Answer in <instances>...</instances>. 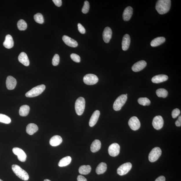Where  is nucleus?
<instances>
[{
    "instance_id": "1",
    "label": "nucleus",
    "mask_w": 181,
    "mask_h": 181,
    "mask_svg": "<svg viewBox=\"0 0 181 181\" xmlns=\"http://www.w3.org/2000/svg\"><path fill=\"white\" fill-rule=\"evenodd\" d=\"M171 1L170 0H159L156 5V9L158 13L163 14L167 13L170 9Z\"/></svg>"
},
{
    "instance_id": "2",
    "label": "nucleus",
    "mask_w": 181,
    "mask_h": 181,
    "mask_svg": "<svg viewBox=\"0 0 181 181\" xmlns=\"http://www.w3.org/2000/svg\"><path fill=\"white\" fill-rule=\"evenodd\" d=\"M12 169L14 173L21 179L27 181L29 179V175L27 172L21 168L20 166L17 165H13Z\"/></svg>"
},
{
    "instance_id": "3",
    "label": "nucleus",
    "mask_w": 181,
    "mask_h": 181,
    "mask_svg": "<svg viewBox=\"0 0 181 181\" xmlns=\"http://www.w3.org/2000/svg\"><path fill=\"white\" fill-rule=\"evenodd\" d=\"M45 86L44 85H38L33 88L25 94L27 97H33L37 96L41 94L45 90Z\"/></svg>"
},
{
    "instance_id": "4",
    "label": "nucleus",
    "mask_w": 181,
    "mask_h": 181,
    "mask_svg": "<svg viewBox=\"0 0 181 181\" xmlns=\"http://www.w3.org/2000/svg\"><path fill=\"white\" fill-rule=\"evenodd\" d=\"M85 107V100L83 97H80L76 100L75 104L76 114L81 116L84 111Z\"/></svg>"
},
{
    "instance_id": "5",
    "label": "nucleus",
    "mask_w": 181,
    "mask_h": 181,
    "mask_svg": "<svg viewBox=\"0 0 181 181\" xmlns=\"http://www.w3.org/2000/svg\"><path fill=\"white\" fill-rule=\"evenodd\" d=\"M127 100V96L123 94L118 97L114 102L113 105L114 109L116 111L120 110L123 106L125 105Z\"/></svg>"
},
{
    "instance_id": "6",
    "label": "nucleus",
    "mask_w": 181,
    "mask_h": 181,
    "mask_svg": "<svg viewBox=\"0 0 181 181\" xmlns=\"http://www.w3.org/2000/svg\"><path fill=\"white\" fill-rule=\"evenodd\" d=\"M162 151L158 147L153 148L149 155V160L151 162H154L158 160L161 156Z\"/></svg>"
},
{
    "instance_id": "7",
    "label": "nucleus",
    "mask_w": 181,
    "mask_h": 181,
    "mask_svg": "<svg viewBox=\"0 0 181 181\" xmlns=\"http://www.w3.org/2000/svg\"><path fill=\"white\" fill-rule=\"evenodd\" d=\"M97 76L93 74H88L85 75L83 78V81L87 85H92L96 84L98 81Z\"/></svg>"
},
{
    "instance_id": "8",
    "label": "nucleus",
    "mask_w": 181,
    "mask_h": 181,
    "mask_svg": "<svg viewBox=\"0 0 181 181\" xmlns=\"http://www.w3.org/2000/svg\"><path fill=\"white\" fill-rule=\"evenodd\" d=\"M132 168L131 163L127 162L123 164L117 169V173L121 176L124 175L128 173Z\"/></svg>"
},
{
    "instance_id": "9",
    "label": "nucleus",
    "mask_w": 181,
    "mask_h": 181,
    "mask_svg": "<svg viewBox=\"0 0 181 181\" xmlns=\"http://www.w3.org/2000/svg\"><path fill=\"white\" fill-rule=\"evenodd\" d=\"M12 152L17 155L19 161L24 162L26 161L27 155L24 151L22 149L18 147H15L12 149Z\"/></svg>"
},
{
    "instance_id": "10",
    "label": "nucleus",
    "mask_w": 181,
    "mask_h": 181,
    "mask_svg": "<svg viewBox=\"0 0 181 181\" xmlns=\"http://www.w3.org/2000/svg\"><path fill=\"white\" fill-rule=\"evenodd\" d=\"M120 147L117 143H114L111 145L109 147L108 151L110 156L116 157L118 155L120 152Z\"/></svg>"
},
{
    "instance_id": "11",
    "label": "nucleus",
    "mask_w": 181,
    "mask_h": 181,
    "mask_svg": "<svg viewBox=\"0 0 181 181\" xmlns=\"http://www.w3.org/2000/svg\"><path fill=\"white\" fill-rule=\"evenodd\" d=\"M129 126L131 129L137 131L139 129L140 126V123L139 119L136 116L131 117L129 121Z\"/></svg>"
},
{
    "instance_id": "12",
    "label": "nucleus",
    "mask_w": 181,
    "mask_h": 181,
    "mask_svg": "<svg viewBox=\"0 0 181 181\" xmlns=\"http://www.w3.org/2000/svg\"><path fill=\"white\" fill-rule=\"evenodd\" d=\"M164 125V120L161 116H157L153 118L152 125L155 129L159 130L162 128Z\"/></svg>"
},
{
    "instance_id": "13",
    "label": "nucleus",
    "mask_w": 181,
    "mask_h": 181,
    "mask_svg": "<svg viewBox=\"0 0 181 181\" xmlns=\"http://www.w3.org/2000/svg\"><path fill=\"white\" fill-rule=\"evenodd\" d=\"M17 84L15 78L12 76H8L6 78V86L8 90H12L15 88Z\"/></svg>"
},
{
    "instance_id": "14",
    "label": "nucleus",
    "mask_w": 181,
    "mask_h": 181,
    "mask_svg": "<svg viewBox=\"0 0 181 181\" xmlns=\"http://www.w3.org/2000/svg\"><path fill=\"white\" fill-rule=\"evenodd\" d=\"M62 39L65 43L68 46L72 47H76L78 46V43L75 40L66 35L63 36Z\"/></svg>"
},
{
    "instance_id": "15",
    "label": "nucleus",
    "mask_w": 181,
    "mask_h": 181,
    "mask_svg": "<svg viewBox=\"0 0 181 181\" xmlns=\"http://www.w3.org/2000/svg\"><path fill=\"white\" fill-rule=\"evenodd\" d=\"M147 63L144 61H140L136 63L132 67V70L134 72L141 71L146 67Z\"/></svg>"
},
{
    "instance_id": "16",
    "label": "nucleus",
    "mask_w": 181,
    "mask_h": 181,
    "mask_svg": "<svg viewBox=\"0 0 181 181\" xmlns=\"http://www.w3.org/2000/svg\"><path fill=\"white\" fill-rule=\"evenodd\" d=\"M112 31L109 27L105 28L103 33V38L104 41L106 43L109 42L112 36Z\"/></svg>"
},
{
    "instance_id": "17",
    "label": "nucleus",
    "mask_w": 181,
    "mask_h": 181,
    "mask_svg": "<svg viewBox=\"0 0 181 181\" xmlns=\"http://www.w3.org/2000/svg\"><path fill=\"white\" fill-rule=\"evenodd\" d=\"M133 14V9L131 6H128L125 8L123 13V20L127 21L131 19Z\"/></svg>"
},
{
    "instance_id": "18",
    "label": "nucleus",
    "mask_w": 181,
    "mask_h": 181,
    "mask_svg": "<svg viewBox=\"0 0 181 181\" xmlns=\"http://www.w3.org/2000/svg\"><path fill=\"white\" fill-rule=\"evenodd\" d=\"M100 115L99 111L97 110L93 113L89 121V125L90 127H93L96 124Z\"/></svg>"
},
{
    "instance_id": "19",
    "label": "nucleus",
    "mask_w": 181,
    "mask_h": 181,
    "mask_svg": "<svg viewBox=\"0 0 181 181\" xmlns=\"http://www.w3.org/2000/svg\"><path fill=\"white\" fill-rule=\"evenodd\" d=\"M131 38L129 35L125 34L123 38L122 47L123 50L126 51L129 49L130 44Z\"/></svg>"
},
{
    "instance_id": "20",
    "label": "nucleus",
    "mask_w": 181,
    "mask_h": 181,
    "mask_svg": "<svg viewBox=\"0 0 181 181\" xmlns=\"http://www.w3.org/2000/svg\"><path fill=\"white\" fill-rule=\"evenodd\" d=\"M18 60L20 63L25 66H28L29 65L30 62L28 57L25 52H22L18 56Z\"/></svg>"
},
{
    "instance_id": "21",
    "label": "nucleus",
    "mask_w": 181,
    "mask_h": 181,
    "mask_svg": "<svg viewBox=\"0 0 181 181\" xmlns=\"http://www.w3.org/2000/svg\"><path fill=\"white\" fill-rule=\"evenodd\" d=\"M3 45L7 49L12 48L14 46V41L12 36L8 34L6 36L5 41L3 43Z\"/></svg>"
},
{
    "instance_id": "22",
    "label": "nucleus",
    "mask_w": 181,
    "mask_h": 181,
    "mask_svg": "<svg viewBox=\"0 0 181 181\" xmlns=\"http://www.w3.org/2000/svg\"><path fill=\"white\" fill-rule=\"evenodd\" d=\"M168 78V76L165 74H159L153 77L152 78V81L154 83H159L166 81Z\"/></svg>"
},
{
    "instance_id": "23",
    "label": "nucleus",
    "mask_w": 181,
    "mask_h": 181,
    "mask_svg": "<svg viewBox=\"0 0 181 181\" xmlns=\"http://www.w3.org/2000/svg\"><path fill=\"white\" fill-rule=\"evenodd\" d=\"M62 142V138L61 136L55 135L51 138L50 140V143L51 146L56 147L60 145Z\"/></svg>"
},
{
    "instance_id": "24",
    "label": "nucleus",
    "mask_w": 181,
    "mask_h": 181,
    "mask_svg": "<svg viewBox=\"0 0 181 181\" xmlns=\"http://www.w3.org/2000/svg\"><path fill=\"white\" fill-rule=\"evenodd\" d=\"M38 127L37 125L34 123H31L27 125L26 127V132L29 135H32L37 132Z\"/></svg>"
},
{
    "instance_id": "25",
    "label": "nucleus",
    "mask_w": 181,
    "mask_h": 181,
    "mask_svg": "<svg viewBox=\"0 0 181 181\" xmlns=\"http://www.w3.org/2000/svg\"><path fill=\"white\" fill-rule=\"evenodd\" d=\"M101 146V142L100 140H95L91 146V152L93 153L97 152L100 149Z\"/></svg>"
},
{
    "instance_id": "26",
    "label": "nucleus",
    "mask_w": 181,
    "mask_h": 181,
    "mask_svg": "<svg viewBox=\"0 0 181 181\" xmlns=\"http://www.w3.org/2000/svg\"><path fill=\"white\" fill-rule=\"evenodd\" d=\"M165 38L163 37H157L151 42V45L153 47L160 45L165 41Z\"/></svg>"
},
{
    "instance_id": "27",
    "label": "nucleus",
    "mask_w": 181,
    "mask_h": 181,
    "mask_svg": "<svg viewBox=\"0 0 181 181\" xmlns=\"http://www.w3.org/2000/svg\"><path fill=\"white\" fill-rule=\"evenodd\" d=\"M107 169V164L105 163L102 162L98 165L96 171L98 174H103L105 173Z\"/></svg>"
},
{
    "instance_id": "28",
    "label": "nucleus",
    "mask_w": 181,
    "mask_h": 181,
    "mask_svg": "<svg viewBox=\"0 0 181 181\" xmlns=\"http://www.w3.org/2000/svg\"><path fill=\"white\" fill-rule=\"evenodd\" d=\"M72 161L71 157L69 156L63 158L61 160L58 164L59 167H65L70 164Z\"/></svg>"
},
{
    "instance_id": "29",
    "label": "nucleus",
    "mask_w": 181,
    "mask_h": 181,
    "mask_svg": "<svg viewBox=\"0 0 181 181\" xmlns=\"http://www.w3.org/2000/svg\"><path fill=\"white\" fill-rule=\"evenodd\" d=\"M91 170V166L88 165H82L79 169L78 171L79 173L83 175H87L90 173Z\"/></svg>"
},
{
    "instance_id": "30",
    "label": "nucleus",
    "mask_w": 181,
    "mask_h": 181,
    "mask_svg": "<svg viewBox=\"0 0 181 181\" xmlns=\"http://www.w3.org/2000/svg\"><path fill=\"white\" fill-rule=\"evenodd\" d=\"M30 108L27 105H23L21 106L19 110V114L22 116H27L28 114Z\"/></svg>"
},
{
    "instance_id": "31",
    "label": "nucleus",
    "mask_w": 181,
    "mask_h": 181,
    "mask_svg": "<svg viewBox=\"0 0 181 181\" xmlns=\"http://www.w3.org/2000/svg\"><path fill=\"white\" fill-rule=\"evenodd\" d=\"M156 94L159 97L165 98L168 95V91L164 89L161 88L158 89L156 91Z\"/></svg>"
},
{
    "instance_id": "32",
    "label": "nucleus",
    "mask_w": 181,
    "mask_h": 181,
    "mask_svg": "<svg viewBox=\"0 0 181 181\" xmlns=\"http://www.w3.org/2000/svg\"><path fill=\"white\" fill-rule=\"evenodd\" d=\"M17 27L20 31H24L26 29L27 27V23L23 20H19L17 23Z\"/></svg>"
},
{
    "instance_id": "33",
    "label": "nucleus",
    "mask_w": 181,
    "mask_h": 181,
    "mask_svg": "<svg viewBox=\"0 0 181 181\" xmlns=\"http://www.w3.org/2000/svg\"><path fill=\"white\" fill-rule=\"evenodd\" d=\"M11 122V119L10 117L6 115L0 114V122L8 124Z\"/></svg>"
},
{
    "instance_id": "34",
    "label": "nucleus",
    "mask_w": 181,
    "mask_h": 181,
    "mask_svg": "<svg viewBox=\"0 0 181 181\" xmlns=\"http://www.w3.org/2000/svg\"><path fill=\"white\" fill-rule=\"evenodd\" d=\"M138 102L140 105L143 106H149L151 103L150 100L147 98H140L138 100Z\"/></svg>"
},
{
    "instance_id": "35",
    "label": "nucleus",
    "mask_w": 181,
    "mask_h": 181,
    "mask_svg": "<svg viewBox=\"0 0 181 181\" xmlns=\"http://www.w3.org/2000/svg\"><path fill=\"white\" fill-rule=\"evenodd\" d=\"M34 19L36 22L40 24H43L44 22V19L42 15L39 13L36 14L34 16Z\"/></svg>"
},
{
    "instance_id": "36",
    "label": "nucleus",
    "mask_w": 181,
    "mask_h": 181,
    "mask_svg": "<svg viewBox=\"0 0 181 181\" xmlns=\"http://www.w3.org/2000/svg\"><path fill=\"white\" fill-rule=\"evenodd\" d=\"M90 8V4L88 1H86L84 2L83 6L82 9V12L83 13L86 14L88 13Z\"/></svg>"
},
{
    "instance_id": "37",
    "label": "nucleus",
    "mask_w": 181,
    "mask_h": 181,
    "mask_svg": "<svg viewBox=\"0 0 181 181\" xmlns=\"http://www.w3.org/2000/svg\"><path fill=\"white\" fill-rule=\"evenodd\" d=\"M59 61H60V57H59V55L57 54H55L54 57H53L52 60L53 65L54 66H56L59 64Z\"/></svg>"
},
{
    "instance_id": "38",
    "label": "nucleus",
    "mask_w": 181,
    "mask_h": 181,
    "mask_svg": "<svg viewBox=\"0 0 181 181\" xmlns=\"http://www.w3.org/2000/svg\"><path fill=\"white\" fill-rule=\"evenodd\" d=\"M71 59L72 61L76 63H80L81 61L80 57L79 55L75 54H72L71 55Z\"/></svg>"
},
{
    "instance_id": "39",
    "label": "nucleus",
    "mask_w": 181,
    "mask_h": 181,
    "mask_svg": "<svg viewBox=\"0 0 181 181\" xmlns=\"http://www.w3.org/2000/svg\"><path fill=\"white\" fill-rule=\"evenodd\" d=\"M180 113V110L178 108H176L172 111V118H175L177 117Z\"/></svg>"
},
{
    "instance_id": "40",
    "label": "nucleus",
    "mask_w": 181,
    "mask_h": 181,
    "mask_svg": "<svg viewBox=\"0 0 181 181\" xmlns=\"http://www.w3.org/2000/svg\"><path fill=\"white\" fill-rule=\"evenodd\" d=\"M78 30L81 33L84 34L86 33V30H85L84 27L80 23H78Z\"/></svg>"
},
{
    "instance_id": "41",
    "label": "nucleus",
    "mask_w": 181,
    "mask_h": 181,
    "mask_svg": "<svg viewBox=\"0 0 181 181\" xmlns=\"http://www.w3.org/2000/svg\"><path fill=\"white\" fill-rule=\"evenodd\" d=\"M52 1L55 5L58 7H60L62 5V3L61 0H53Z\"/></svg>"
},
{
    "instance_id": "42",
    "label": "nucleus",
    "mask_w": 181,
    "mask_h": 181,
    "mask_svg": "<svg viewBox=\"0 0 181 181\" xmlns=\"http://www.w3.org/2000/svg\"><path fill=\"white\" fill-rule=\"evenodd\" d=\"M78 181H87V179L81 175H79L77 178Z\"/></svg>"
},
{
    "instance_id": "43",
    "label": "nucleus",
    "mask_w": 181,
    "mask_h": 181,
    "mask_svg": "<svg viewBox=\"0 0 181 181\" xmlns=\"http://www.w3.org/2000/svg\"><path fill=\"white\" fill-rule=\"evenodd\" d=\"M175 125L176 126L180 127L181 125V116H180L179 117L178 120H176L175 123Z\"/></svg>"
},
{
    "instance_id": "44",
    "label": "nucleus",
    "mask_w": 181,
    "mask_h": 181,
    "mask_svg": "<svg viewBox=\"0 0 181 181\" xmlns=\"http://www.w3.org/2000/svg\"><path fill=\"white\" fill-rule=\"evenodd\" d=\"M155 181H165V178L164 176H161L157 178Z\"/></svg>"
},
{
    "instance_id": "45",
    "label": "nucleus",
    "mask_w": 181,
    "mask_h": 181,
    "mask_svg": "<svg viewBox=\"0 0 181 181\" xmlns=\"http://www.w3.org/2000/svg\"><path fill=\"white\" fill-rule=\"evenodd\" d=\"M44 181H51L50 180H49L48 179H46Z\"/></svg>"
},
{
    "instance_id": "46",
    "label": "nucleus",
    "mask_w": 181,
    "mask_h": 181,
    "mask_svg": "<svg viewBox=\"0 0 181 181\" xmlns=\"http://www.w3.org/2000/svg\"><path fill=\"white\" fill-rule=\"evenodd\" d=\"M0 181H3L1 179H0Z\"/></svg>"
},
{
    "instance_id": "47",
    "label": "nucleus",
    "mask_w": 181,
    "mask_h": 181,
    "mask_svg": "<svg viewBox=\"0 0 181 181\" xmlns=\"http://www.w3.org/2000/svg\"><path fill=\"white\" fill-rule=\"evenodd\" d=\"M125 95H126V96H127V94H125Z\"/></svg>"
}]
</instances>
